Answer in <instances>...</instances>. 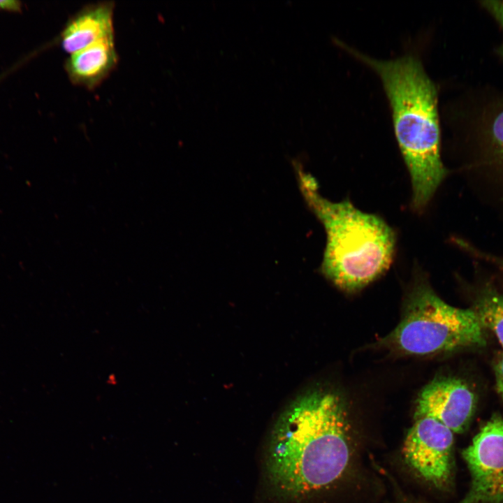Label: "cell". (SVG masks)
Segmentation results:
<instances>
[{"mask_svg": "<svg viewBox=\"0 0 503 503\" xmlns=\"http://www.w3.org/2000/svg\"><path fill=\"white\" fill-rule=\"evenodd\" d=\"M344 407L335 394L316 391L282 414L271 436L267 472L275 490L300 497L339 479L350 459Z\"/></svg>", "mask_w": 503, "mask_h": 503, "instance_id": "1", "label": "cell"}, {"mask_svg": "<svg viewBox=\"0 0 503 503\" xmlns=\"http://www.w3.org/2000/svg\"><path fill=\"white\" fill-rule=\"evenodd\" d=\"M380 76L391 103L394 131L408 169L411 205L423 210L448 175L440 154L437 92L421 61L407 55L378 60L342 45Z\"/></svg>", "mask_w": 503, "mask_h": 503, "instance_id": "2", "label": "cell"}, {"mask_svg": "<svg viewBox=\"0 0 503 503\" xmlns=\"http://www.w3.org/2000/svg\"><path fill=\"white\" fill-rule=\"evenodd\" d=\"M313 186L308 197L327 233L323 273L343 291L360 290L391 265L395 233L379 216L360 210L348 199L333 203L323 198Z\"/></svg>", "mask_w": 503, "mask_h": 503, "instance_id": "3", "label": "cell"}, {"mask_svg": "<svg viewBox=\"0 0 503 503\" xmlns=\"http://www.w3.org/2000/svg\"><path fill=\"white\" fill-rule=\"evenodd\" d=\"M483 330L472 308L447 304L420 281L409 294L400 322L382 342L404 354L427 355L483 346Z\"/></svg>", "mask_w": 503, "mask_h": 503, "instance_id": "4", "label": "cell"}, {"mask_svg": "<svg viewBox=\"0 0 503 503\" xmlns=\"http://www.w3.org/2000/svg\"><path fill=\"white\" fill-rule=\"evenodd\" d=\"M462 456L470 481L460 503H503V417L493 414Z\"/></svg>", "mask_w": 503, "mask_h": 503, "instance_id": "5", "label": "cell"}, {"mask_svg": "<svg viewBox=\"0 0 503 503\" xmlns=\"http://www.w3.org/2000/svg\"><path fill=\"white\" fill-rule=\"evenodd\" d=\"M416 419L404 440L405 460L425 481L447 489L453 477L454 432L434 418Z\"/></svg>", "mask_w": 503, "mask_h": 503, "instance_id": "6", "label": "cell"}, {"mask_svg": "<svg viewBox=\"0 0 503 503\" xmlns=\"http://www.w3.org/2000/svg\"><path fill=\"white\" fill-rule=\"evenodd\" d=\"M476 407V397L465 382L454 377H442L421 390L415 415L416 418H434L454 433H461L469 426Z\"/></svg>", "mask_w": 503, "mask_h": 503, "instance_id": "7", "label": "cell"}, {"mask_svg": "<svg viewBox=\"0 0 503 503\" xmlns=\"http://www.w3.org/2000/svg\"><path fill=\"white\" fill-rule=\"evenodd\" d=\"M113 1L85 6L71 17L60 34L62 49L71 54L97 41L114 36Z\"/></svg>", "mask_w": 503, "mask_h": 503, "instance_id": "8", "label": "cell"}, {"mask_svg": "<svg viewBox=\"0 0 503 503\" xmlns=\"http://www.w3.org/2000/svg\"><path fill=\"white\" fill-rule=\"evenodd\" d=\"M118 59L115 36H112L70 54L65 69L73 84L94 89L116 68Z\"/></svg>", "mask_w": 503, "mask_h": 503, "instance_id": "9", "label": "cell"}, {"mask_svg": "<svg viewBox=\"0 0 503 503\" xmlns=\"http://www.w3.org/2000/svg\"><path fill=\"white\" fill-rule=\"evenodd\" d=\"M472 309L483 328L492 331L503 347V295L486 287L477 295Z\"/></svg>", "mask_w": 503, "mask_h": 503, "instance_id": "10", "label": "cell"}, {"mask_svg": "<svg viewBox=\"0 0 503 503\" xmlns=\"http://www.w3.org/2000/svg\"><path fill=\"white\" fill-rule=\"evenodd\" d=\"M488 136V154L503 150V110L493 119Z\"/></svg>", "mask_w": 503, "mask_h": 503, "instance_id": "11", "label": "cell"}, {"mask_svg": "<svg viewBox=\"0 0 503 503\" xmlns=\"http://www.w3.org/2000/svg\"><path fill=\"white\" fill-rule=\"evenodd\" d=\"M455 242L458 245L473 257L482 260L486 263H490L503 272V256H497L485 252L464 240L456 239Z\"/></svg>", "mask_w": 503, "mask_h": 503, "instance_id": "12", "label": "cell"}, {"mask_svg": "<svg viewBox=\"0 0 503 503\" xmlns=\"http://www.w3.org/2000/svg\"><path fill=\"white\" fill-rule=\"evenodd\" d=\"M481 3L503 28V1L499 0H484L481 1ZM497 51L500 55L503 57V43L498 48Z\"/></svg>", "mask_w": 503, "mask_h": 503, "instance_id": "13", "label": "cell"}, {"mask_svg": "<svg viewBox=\"0 0 503 503\" xmlns=\"http://www.w3.org/2000/svg\"><path fill=\"white\" fill-rule=\"evenodd\" d=\"M487 156L488 165L496 172L494 175L503 182V150L489 153Z\"/></svg>", "mask_w": 503, "mask_h": 503, "instance_id": "14", "label": "cell"}, {"mask_svg": "<svg viewBox=\"0 0 503 503\" xmlns=\"http://www.w3.org/2000/svg\"><path fill=\"white\" fill-rule=\"evenodd\" d=\"M494 371L497 391L503 400V353L497 358L494 364Z\"/></svg>", "mask_w": 503, "mask_h": 503, "instance_id": "15", "label": "cell"}, {"mask_svg": "<svg viewBox=\"0 0 503 503\" xmlns=\"http://www.w3.org/2000/svg\"><path fill=\"white\" fill-rule=\"evenodd\" d=\"M21 5L20 2L16 1H0V9L8 10H19Z\"/></svg>", "mask_w": 503, "mask_h": 503, "instance_id": "16", "label": "cell"}, {"mask_svg": "<svg viewBox=\"0 0 503 503\" xmlns=\"http://www.w3.org/2000/svg\"><path fill=\"white\" fill-rule=\"evenodd\" d=\"M399 503H423V502H422L421 501H420L410 495H406L400 500Z\"/></svg>", "mask_w": 503, "mask_h": 503, "instance_id": "17", "label": "cell"}]
</instances>
